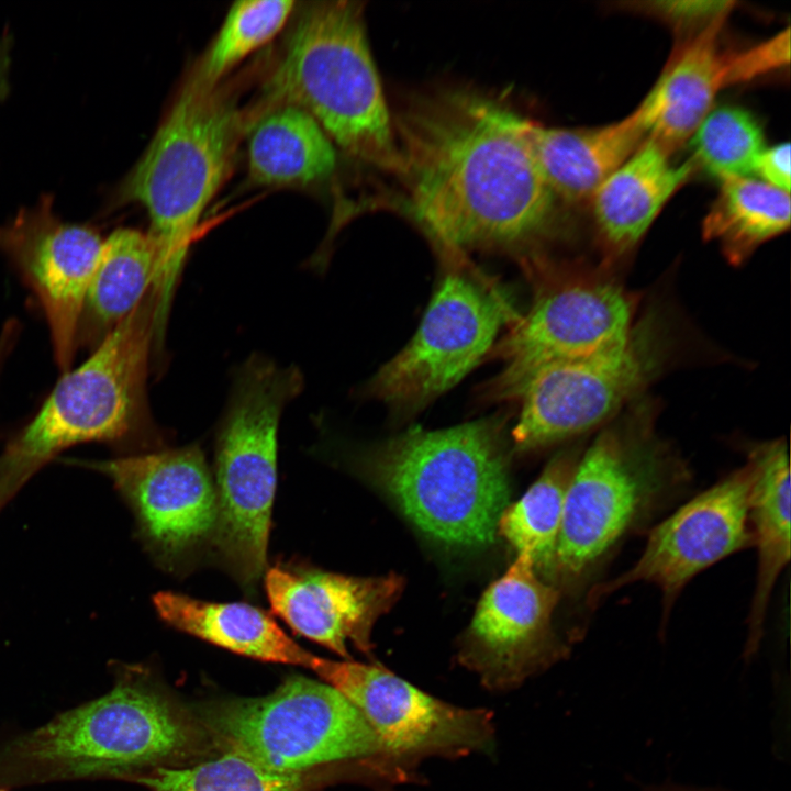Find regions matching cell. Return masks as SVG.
Returning a JSON list of instances; mask_svg holds the SVG:
<instances>
[{
	"instance_id": "obj_31",
	"label": "cell",
	"mask_w": 791,
	"mask_h": 791,
	"mask_svg": "<svg viewBox=\"0 0 791 791\" xmlns=\"http://www.w3.org/2000/svg\"><path fill=\"white\" fill-rule=\"evenodd\" d=\"M735 2L718 0L634 1L628 10L657 18L682 36L695 33L716 19L729 14Z\"/></svg>"
},
{
	"instance_id": "obj_4",
	"label": "cell",
	"mask_w": 791,
	"mask_h": 791,
	"mask_svg": "<svg viewBox=\"0 0 791 791\" xmlns=\"http://www.w3.org/2000/svg\"><path fill=\"white\" fill-rule=\"evenodd\" d=\"M239 127L236 108L196 75L119 188L116 202L142 203L151 221L157 346L196 226L232 167Z\"/></svg>"
},
{
	"instance_id": "obj_35",
	"label": "cell",
	"mask_w": 791,
	"mask_h": 791,
	"mask_svg": "<svg viewBox=\"0 0 791 791\" xmlns=\"http://www.w3.org/2000/svg\"><path fill=\"white\" fill-rule=\"evenodd\" d=\"M0 368H1V361H0Z\"/></svg>"
},
{
	"instance_id": "obj_34",
	"label": "cell",
	"mask_w": 791,
	"mask_h": 791,
	"mask_svg": "<svg viewBox=\"0 0 791 791\" xmlns=\"http://www.w3.org/2000/svg\"><path fill=\"white\" fill-rule=\"evenodd\" d=\"M9 44L0 40V100L9 92Z\"/></svg>"
},
{
	"instance_id": "obj_22",
	"label": "cell",
	"mask_w": 791,
	"mask_h": 791,
	"mask_svg": "<svg viewBox=\"0 0 791 791\" xmlns=\"http://www.w3.org/2000/svg\"><path fill=\"white\" fill-rule=\"evenodd\" d=\"M747 458L754 466L748 521L757 549L756 586L747 617L746 653H754L764 634L768 604L779 575L790 560V463L787 443L757 444Z\"/></svg>"
},
{
	"instance_id": "obj_27",
	"label": "cell",
	"mask_w": 791,
	"mask_h": 791,
	"mask_svg": "<svg viewBox=\"0 0 791 791\" xmlns=\"http://www.w3.org/2000/svg\"><path fill=\"white\" fill-rule=\"evenodd\" d=\"M580 455L575 448L558 453L525 494L504 509L498 522V533L517 554L528 555L542 575L555 552L567 490Z\"/></svg>"
},
{
	"instance_id": "obj_16",
	"label": "cell",
	"mask_w": 791,
	"mask_h": 791,
	"mask_svg": "<svg viewBox=\"0 0 791 791\" xmlns=\"http://www.w3.org/2000/svg\"><path fill=\"white\" fill-rule=\"evenodd\" d=\"M557 587L542 580L532 558L519 554L479 600L458 660L490 690H510L568 650L553 626Z\"/></svg>"
},
{
	"instance_id": "obj_29",
	"label": "cell",
	"mask_w": 791,
	"mask_h": 791,
	"mask_svg": "<svg viewBox=\"0 0 791 791\" xmlns=\"http://www.w3.org/2000/svg\"><path fill=\"white\" fill-rule=\"evenodd\" d=\"M689 141L695 169L702 167L718 180L751 175L756 158L766 147L757 119L734 105L712 109Z\"/></svg>"
},
{
	"instance_id": "obj_32",
	"label": "cell",
	"mask_w": 791,
	"mask_h": 791,
	"mask_svg": "<svg viewBox=\"0 0 791 791\" xmlns=\"http://www.w3.org/2000/svg\"><path fill=\"white\" fill-rule=\"evenodd\" d=\"M789 27L746 49L726 54L727 87L753 80L789 64Z\"/></svg>"
},
{
	"instance_id": "obj_17",
	"label": "cell",
	"mask_w": 791,
	"mask_h": 791,
	"mask_svg": "<svg viewBox=\"0 0 791 791\" xmlns=\"http://www.w3.org/2000/svg\"><path fill=\"white\" fill-rule=\"evenodd\" d=\"M102 245L96 229L62 221L52 196L0 226V250L37 300L62 372L71 368L78 348L82 305Z\"/></svg>"
},
{
	"instance_id": "obj_18",
	"label": "cell",
	"mask_w": 791,
	"mask_h": 791,
	"mask_svg": "<svg viewBox=\"0 0 791 791\" xmlns=\"http://www.w3.org/2000/svg\"><path fill=\"white\" fill-rule=\"evenodd\" d=\"M264 580L270 606L283 622L345 660H350L347 642L364 654L371 653L372 627L404 587V579L393 572L355 577L282 567L270 568Z\"/></svg>"
},
{
	"instance_id": "obj_26",
	"label": "cell",
	"mask_w": 791,
	"mask_h": 791,
	"mask_svg": "<svg viewBox=\"0 0 791 791\" xmlns=\"http://www.w3.org/2000/svg\"><path fill=\"white\" fill-rule=\"evenodd\" d=\"M790 194L751 176L720 179V188L702 222V236L717 243L732 265L790 226Z\"/></svg>"
},
{
	"instance_id": "obj_9",
	"label": "cell",
	"mask_w": 791,
	"mask_h": 791,
	"mask_svg": "<svg viewBox=\"0 0 791 791\" xmlns=\"http://www.w3.org/2000/svg\"><path fill=\"white\" fill-rule=\"evenodd\" d=\"M303 387L301 371L259 355L239 368L215 446L218 521L213 545L248 592L265 575L277 484L278 427Z\"/></svg>"
},
{
	"instance_id": "obj_5",
	"label": "cell",
	"mask_w": 791,
	"mask_h": 791,
	"mask_svg": "<svg viewBox=\"0 0 791 791\" xmlns=\"http://www.w3.org/2000/svg\"><path fill=\"white\" fill-rule=\"evenodd\" d=\"M216 754L281 775L344 768L378 788L410 780L360 712L334 687L291 676L271 693L204 703L194 712Z\"/></svg>"
},
{
	"instance_id": "obj_1",
	"label": "cell",
	"mask_w": 791,
	"mask_h": 791,
	"mask_svg": "<svg viewBox=\"0 0 791 791\" xmlns=\"http://www.w3.org/2000/svg\"><path fill=\"white\" fill-rule=\"evenodd\" d=\"M533 121L471 88L413 97L393 119L412 209L439 253L539 255L557 200L536 159Z\"/></svg>"
},
{
	"instance_id": "obj_21",
	"label": "cell",
	"mask_w": 791,
	"mask_h": 791,
	"mask_svg": "<svg viewBox=\"0 0 791 791\" xmlns=\"http://www.w3.org/2000/svg\"><path fill=\"white\" fill-rule=\"evenodd\" d=\"M531 142L556 199L584 202L648 137L637 107L620 121L594 127H544L535 122Z\"/></svg>"
},
{
	"instance_id": "obj_7",
	"label": "cell",
	"mask_w": 791,
	"mask_h": 791,
	"mask_svg": "<svg viewBox=\"0 0 791 791\" xmlns=\"http://www.w3.org/2000/svg\"><path fill=\"white\" fill-rule=\"evenodd\" d=\"M268 97L307 111L350 155L402 176L361 2H317L302 13L268 81Z\"/></svg>"
},
{
	"instance_id": "obj_30",
	"label": "cell",
	"mask_w": 791,
	"mask_h": 791,
	"mask_svg": "<svg viewBox=\"0 0 791 791\" xmlns=\"http://www.w3.org/2000/svg\"><path fill=\"white\" fill-rule=\"evenodd\" d=\"M294 4L292 0L234 2L197 76L216 85L219 78L282 29Z\"/></svg>"
},
{
	"instance_id": "obj_25",
	"label": "cell",
	"mask_w": 791,
	"mask_h": 791,
	"mask_svg": "<svg viewBox=\"0 0 791 791\" xmlns=\"http://www.w3.org/2000/svg\"><path fill=\"white\" fill-rule=\"evenodd\" d=\"M334 146L316 120L292 104H275L253 126L248 141L252 180L264 186H302L328 177Z\"/></svg>"
},
{
	"instance_id": "obj_3",
	"label": "cell",
	"mask_w": 791,
	"mask_h": 791,
	"mask_svg": "<svg viewBox=\"0 0 791 791\" xmlns=\"http://www.w3.org/2000/svg\"><path fill=\"white\" fill-rule=\"evenodd\" d=\"M357 467L425 536L454 549L491 545L510 504L502 422L411 427L369 448Z\"/></svg>"
},
{
	"instance_id": "obj_15",
	"label": "cell",
	"mask_w": 791,
	"mask_h": 791,
	"mask_svg": "<svg viewBox=\"0 0 791 791\" xmlns=\"http://www.w3.org/2000/svg\"><path fill=\"white\" fill-rule=\"evenodd\" d=\"M754 466L747 461L656 525L636 562L608 582L591 587L590 608L636 582L657 586L664 617L683 587L700 571L753 545L748 521Z\"/></svg>"
},
{
	"instance_id": "obj_14",
	"label": "cell",
	"mask_w": 791,
	"mask_h": 791,
	"mask_svg": "<svg viewBox=\"0 0 791 791\" xmlns=\"http://www.w3.org/2000/svg\"><path fill=\"white\" fill-rule=\"evenodd\" d=\"M80 464L111 480L133 511L142 539L160 562L176 566L212 543L216 491L198 446Z\"/></svg>"
},
{
	"instance_id": "obj_12",
	"label": "cell",
	"mask_w": 791,
	"mask_h": 791,
	"mask_svg": "<svg viewBox=\"0 0 791 791\" xmlns=\"http://www.w3.org/2000/svg\"><path fill=\"white\" fill-rule=\"evenodd\" d=\"M659 325L649 313L621 347L545 365L495 401H520L512 437L520 450L538 449L611 420L654 378L664 361Z\"/></svg>"
},
{
	"instance_id": "obj_11",
	"label": "cell",
	"mask_w": 791,
	"mask_h": 791,
	"mask_svg": "<svg viewBox=\"0 0 791 791\" xmlns=\"http://www.w3.org/2000/svg\"><path fill=\"white\" fill-rule=\"evenodd\" d=\"M523 266L534 281L533 301L489 354L505 367L482 388L488 401L539 367L623 346L635 325L636 298L608 272L562 266L544 255Z\"/></svg>"
},
{
	"instance_id": "obj_2",
	"label": "cell",
	"mask_w": 791,
	"mask_h": 791,
	"mask_svg": "<svg viewBox=\"0 0 791 791\" xmlns=\"http://www.w3.org/2000/svg\"><path fill=\"white\" fill-rule=\"evenodd\" d=\"M194 712L142 667H125L104 695L9 742L0 771L13 782L131 779L215 755Z\"/></svg>"
},
{
	"instance_id": "obj_6",
	"label": "cell",
	"mask_w": 791,
	"mask_h": 791,
	"mask_svg": "<svg viewBox=\"0 0 791 791\" xmlns=\"http://www.w3.org/2000/svg\"><path fill=\"white\" fill-rule=\"evenodd\" d=\"M690 474L643 408L611 422L580 455L546 576L578 589L625 535L683 489Z\"/></svg>"
},
{
	"instance_id": "obj_19",
	"label": "cell",
	"mask_w": 791,
	"mask_h": 791,
	"mask_svg": "<svg viewBox=\"0 0 791 791\" xmlns=\"http://www.w3.org/2000/svg\"><path fill=\"white\" fill-rule=\"evenodd\" d=\"M728 14L678 42L659 78L638 105L648 137L673 153L691 138L726 86L720 34Z\"/></svg>"
},
{
	"instance_id": "obj_36",
	"label": "cell",
	"mask_w": 791,
	"mask_h": 791,
	"mask_svg": "<svg viewBox=\"0 0 791 791\" xmlns=\"http://www.w3.org/2000/svg\"><path fill=\"white\" fill-rule=\"evenodd\" d=\"M0 791H3V790H0Z\"/></svg>"
},
{
	"instance_id": "obj_33",
	"label": "cell",
	"mask_w": 791,
	"mask_h": 791,
	"mask_svg": "<svg viewBox=\"0 0 791 791\" xmlns=\"http://www.w3.org/2000/svg\"><path fill=\"white\" fill-rule=\"evenodd\" d=\"M753 174L757 179L790 193V144L779 143L765 147L756 158Z\"/></svg>"
},
{
	"instance_id": "obj_23",
	"label": "cell",
	"mask_w": 791,
	"mask_h": 791,
	"mask_svg": "<svg viewBox=\"0 0 791 791\" xmlns=\"http://www.w3.org/2000/svg\"><path fill=\"white\" fill-rule=\"evenodd\" d=\"M159 616L175 628L253 659L309 668L313 654L297 644L266 611L243 602H209L163 591Z\"/></svg>"
},
{
	"instance_id": "obj_28",
	"label": "cell",
	"mask_w": 791,
	"mask_h": 791,
	"mask_svg": "<svg viewBox=\"0 0 791 791\" xmlns=\"http://www.w3.org/2000/svg\"><path fill=\"white\" fill-rule=\"evenodd\" d=\"M323 771L281 775L235 753H220L181 766L156 767L133 779L149 791H311Z\"/></svg>"
},
{
	"instance_id": "obj_24",
	"label": "cell",
	"mask_w": 791,
	"mask_h": 791,
	"mask_svg": "<svg viewBox=\"0 0 791 791\" xmlns=\"http://www.w3.org/2000/svg\"><path fill=\"white\" fill-rule=\"evenodd\" d=\"M156 257L147 234L119 229L104 241L90 279L78 328V347L94 348L145 298Z\"/></svg>"
},
{
	"instance_id": "obj_13",
	"label": "cell",
	"mask_w": 791,
	"mask_h": 791,
	"mask_svg": "<svg viewBox=\"0 0 791 791\" xmlns=\"http://www.w3.org/2000/svg\"><path fill=\"white\" fill-rule=\"evenodd\" d=\"M320 679L364 716L391 758L412 773L428 757L457 758L492 747V713L423 692L380 665L312 656Z\"/></svg>"
},
{
	"instance_id": "obj_8",
	"label": "cell",
	"mask_w": 791,
	"mask_h": 791,
	"mask_svg": "<svg viewBox=\"0 0 791 791\" xmlns=\"http://www.w3.org/2000/svg\"><path fill=\"white\" fill-rule=\"evenodd\" d=\"M155 301L148 291L0 453V511L48 461L77 444H121L149 424L146 380Z\"/></svg>"
},
{
	"instance_id": "obj_10",
	"label": "cell",
	"mask_w": 791,
	"mask_h": 791,
	"mask_svg": "<svg viewBox=\"0 0 791 791\" xmlns=\"http://www.w3.org/2000/svg\"><path fill=\"white\" fill-rule=\"evenodd\" d=\"M445 271L411 341L365 386V394L406 415L423 409L489 356L517 317L510 300L465 254H441Z\"/></svg>"
},
{
	"instance_id": "obj_20",
	"label": "cell",
	"mask_w": 791,
	"mask_h": 791,
	"mask_svg": "<svg viewBox=\"0 0 791 791\" xmlns=\"http://www.w3.org/2000/svg\"><path fill=\"white\" fill-rule=\"evenodd\" d=\"M671 154L647 137L590 199L608 260L631 252L669 199L693 175L691 160L677 164Z\"/></svg>"
}]
</instances>
